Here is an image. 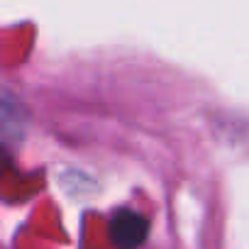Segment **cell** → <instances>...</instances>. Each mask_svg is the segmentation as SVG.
I'll list each match as a JSON object with an SVG mask.
<instances>
[{
  "instance_id": "cell-1",
  "label": "cell",
  "mask_w": 249,
  "mask_h": 249,
  "mask_svg": "<svg viewBox=\"0 0 249 249\" xmlns=\"http://www.w3.org/2000/svg\"><path fill=\"white\" fill-rule=\"evenodd\" d=\"M147 232H149L147 220L135 210H120L110 220V237H112L115 247H120V249L140 247L147 239Z\"/></svg>"
}]
</instances>
